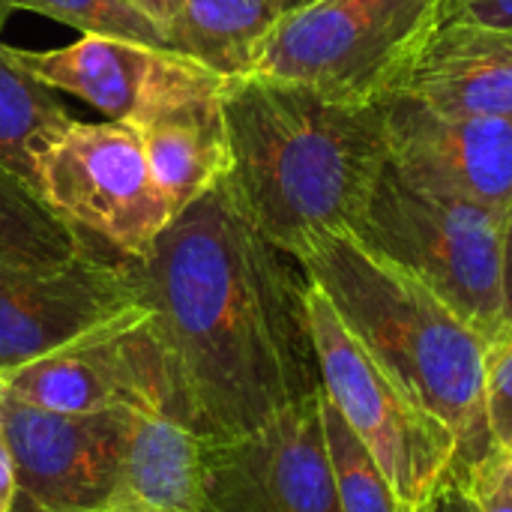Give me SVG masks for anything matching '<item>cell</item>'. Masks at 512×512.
<instances>
[{
    "label": "cell",
    "mask_w": 512,
    "mask_h": 512,
    "mask_svg": "<svg viewBox=\"0 0 512 512\" xmlns=\"http://www.w3.org/2000/svg\"><path fill=\"white\" fill-rule=\"evenodd\" d=\"M123 261L195 432L237 438L321 393L309 279L246 219L225 180Z\"/></svg>",
    "instance_id": "1"
},
{
    "label": "cell",
    "mask_w": 512,
    "mask_h": 512,
    "mask_svg": "<svg viewBox=\"0 0 512 512\" xmlns=\"http://www.w3.org/2000/svg\"><path fill=\"white\" fill-rule=\"evenodd\" d=\"M228 174L246 219L291 258L321 231H351L384 162L381 102H351L270 75L225 78Z\"/></svg>",
    "instance_id": "2"
},
{
    "label": "cell",
    "mask_w": 512,
    "mask_h": 512,
    "mask_svg": "<svg viewBox=\"0 0 512 512\" xmlns=\"http://www.w3.org/2000/svg\"><path fill=\"white\" fill-rule=\"evenodd\" d=\"M294 258L384 375L450 429L459 474L483 462L495 450L483 405L489 342L429 285L351 231H321Z\"/></svg>",
    "instance_id": "3"
},
{
    "label": "cell",
    "mask_w": 512,
    "mask_h": 512,
    "mask_svg": "<svg viewBox=\"0 0 512 512\" xmlns=\"http://www.w3.org/2000/svg\"><path fill=\"white\" fill-rule=\"evenodd\" d=\"M351 234L429 285L486 342L504 336V213L429 189L384 162Z\"/></svg>",
    "instance_id": "4"
},
{
    "label": "cell",
    "mask_w": 512,
    "mask_h": 512,
    "mask_svg": "<svg viewBox=\"0 0 512 512\" xmlns=\"http://www.w3.org/2000/svg\"><path fill=\"white\" fill-rule=\"evenodd\" d=\"M444 0H312L264 39L255 72L351 102L387 99Z\"/></svg>",
    "instance_id": "5"
},
{
    "label": "cell",
    "mask_w": 512,
    "mask_h": 512,
    "mask_svg": "<svg viewBox=\"0 0 512 512\" xmlns=\"http://www.w3.org/2000/svg\"><path fill=\"white\" fill-rule=\"evenodd\" d=\"M306 312L321 390L372 453L396 498L417 510L450 474H459L456 438L384 375L312 282Z\"/></svg>",
    "instance_id": "6"
},
{
    "label": "cell",
    "mask_w": 512,
    "mask_h": 512,
    "mask_svg": "<svg viewBox=\"0 0 512 512\" xmlns=\"http://www.w3.org/2000/svg\"><path fill=\"white\" fill-rule=\"evenodd\" d=\"M36 192L69 228L120 258H141L174 219L135 129L114 120H72L39 156Z\"/></svg>",
    "instance_id": "7"
},
{
    "label": "cell",
    "mask_w": 512,
    "mask_h": 512,
    "mask_svg": "<svg viewBox=\"0 0 512 512\" xmlns=\"http://www.w3.org/2000/svg\"><path fill=\"white\" fill-rule=\"evenodd\" d=\"M201 512H342L321 393L237 438H207Z\"/></svg>",
    "instance_id": "8"
},
{
    "label": "cell",
    "mask_w": 512,
    "mask_h": 512,
    "mask_svg": "<svg viewBox=\"0 0 512 512\" xmlns=\"http://www.w3.org/2000/svg\"><path fill=\"white\" fill-rule=\"evenodd\" d=\"M0 435L15 474L12 512H90L111 504L126 408L54 414L0 396Z\"/></svg>",
    "instance_id": "9"
},
{
    "label": "cell",
    "mask_w": 512,
    "mask_h": 512,
    "mask_svg": "<svg viewBox=\"0 0 512 512\" xmlns=\"http://www.w3.org/2000/svg\"><path fill=\"white\" fill-rule=\"evenodd\" d=\"M126 261L90 246L66 261L0 258V375L27 366L138 309Z\"/></svg>",
    "instance_id": "10"
},
{
    "label": "cell",
    "mask_w": 512,
    "mask_h": 512,
    "mask_svg": "<svg viewBox=\"0 0 512 512\" xmlns=\"http://www.w3.org/2000/svg\"><path fill=\"white\" fill-rule=\"evenodd\" d=\"M222 90V75L174 51H159L126 123L135 129L174 216L228 174Z\"/></svg>",
    "instance_id": "11"
},
{
    "label": "cell",
    "mask_w": 512,
    "mask_h": 512,
    "mask_svg": "<svg viewBox=\"0 0 512 512\" xmlns=\"http://www.w3.org/2000/svg\"><path fill=\"white\" fill-rule=\"evenodd\" d=\"M390 162L411 180L501 210L512 204V117L441 114L411 96L381 99Z\"/></svg>",
    "instance_id": "12"
},
{
    "label": "cell",
    "mask_w": 512,
    "mask_h": 512,
    "mask_svg": "<svg viewBox=\"0 0 512 512\" xmlns=\"http://www.w3.org/2000/svg\"><path fill=\"white\" fill-rule=\"evenodd\" d=\"M393 93L441 114L512 117V33L441 15Z\"/></svg>",
    "instance_id": "13"
},
{
    "label": "cell",
    "mask_w": 512,
    "mask_h": 512,
    "mask_svg": "<svg viewBox=\"0 0 512 512\" xmlns=\"http://www.w3.org/2000/svg\"><path fill=\"white\" fill-rule=\"evenodd\" d=\"M207 438L162 408H126L111 504L135 512H201Z\"/></svg>",
    "instance_id": "14"
},
{
    "label": "cell",
    "mask_w": 512,
    "mask_h": 512,
    "mask_svg": "<svg viewBox=\"0 0 512 512\" xmlns=\"http://www.w3.org/2000/svg\"><path fill=\"white\" fill-rule=\"evenodd\" d=\"M156 54L153 48L111 36H81L72 45L48 51L12 48V57L45 87L84 99L114 123L132 120Z\"/></svg>",
    "instance_id": "15"
},
{
    "label": "cell",
    "mask_w": 512,
    "mask_h": 512,
    "mask_svg": "<svg viewBox=\"0 0 512 512\" xmlns=\"http://www.w3.org/2000/svg\"><path fill=\"white\" fill-rule=\"evenodd\" d=\"M285 12V0H174L162 33L168 51L237 78L255 72L258 51Z\"/></svg>",
    "instance_id": "16"
},
{
    "label": "cell",
    "mask_w": 512,
    "mask_h": 512,
    "mask_svg": "<svg viewBox=\"0 0 512 512\" xmlns=\"http://www.w3.org/2000/svg\"><path fill=\"white\" fill-rule=\"evenodd\" d=\"M72 120L54 90L12 57V45L0 42V165L36 189L39 156Z\"/></svg>",
    "instance_id": "17"
},
{
    "label": "cell",
    "mask_w": 512,
    "mask_h": 512,
    "mask_svg": "<svg viewBox=\"0 0 512 512\" xmlns=\"http://www.w3.org/2000/svg\"><path fill=\"white\" fill-rule=\"evenodd\" d=\"M84 249V237L69 228L36 189L0 165V258L48 264L75 258Z\"/></svg>",
    "instance_id": "18"
},
{
    "label": "cell",
    "mask_w": 512,
    "mask_h": 512,
    "mask_svg": "<svg viewBox=\"0 0 512 512\" xmlns=\"http://www.w3.org/2000/svg\"><path fill=\"white\" fill-rule=\"evenodd\" d=\"M321 420H324V435H327L342 512H411V507H405L396 498L384 471L378 468L372 453L363 447V441L354 435V429L339 414V408L327 399L324 390H321Z\"/></svg>",
    "instance_id": "19"
},
{
    "label": "cell",
    "mask_w": 512,
    "mask_h": 512,
    "mask_svg": "<svg viewBox=\"0 0 512 512\" xmlns=\"http://www.w3.org/2000/svg\"><path fill=\"white\" fill-rule=\"evenodd\" d=\"M12 12L27 9L81 30V36H111L168 51L159 21L132 0H9Z\"/></svg>",
    "instance_id": "20"
},
{
    "label": "cell",
    "mask_w": 512,
    "mask_h": 512,
    "mask_svg": "<svg viewBox=\"0 0 512 512\" xmlns=\"http://www.w3.org/2000/svg\"><path fill=\"white\" fill-rule=\"evenodd\" d=\"M483 405L495 450L512 453V333L489 342L486 348Z\"/></svg>",
    "instance_id": "21"
},
{
    "label": "cell",
    "mask_w": 512,
    "mask_h": 512,
    "mask_svg": "<svg viewBox=\"0 0 512 512\" xmlns=\"http://www.w3.org/2000/svg\"><path fill=\"white\" fill-rule=\"evenodd\" d=\"M465 486L480 512H512V453L492 450L465 471Z\"/></svg>",
    "instance_id": "22"
},
{
    "label": "cell",
    "mask_w": 512,
    "mask_h": 512,
    "mask_svg": "<svg viewBox=\"0 0 512 512\" xmlns=\"http://www.w3.org/2000/svg\"><path fill=\"white\" fill-rule=\"evenodd\" d=\"M441 15L468 18L474 24L512 33V0H444Z\"/></svg>",
    "instance_id": "23"
},
{
    "label": "cell",
    "mask_w": 512,
    "mask_h": 512,
    "mask_svg": "<svg viewBox=\"0 0 512 512\" xmlns=\"http://www.w3.org/2000/svg\"><path fill=\"white\" fill-rule=\"evenodd\" d=\"M417 512H480L474 495L465 486L462 474H450L420 507Z\"/></svg>",
    "instance_id": "24"
},
{
    "label": "cell",
    "mask_w": 512,
    "mask_h": 512,
    "mask_svg": "<svg viewBox=\"0 0 512 512\" xmlns=\"http://www.w3.org/2000/svg\"><path fill=\"white\" fill-rule=\"evenodd\" d=\"M501 303H504V336L512 333V204L504 213L501 237Z\"/></svg>",
    "instance_id": "25"
},
{
    "label": "cell",
    "mask_w": 512,
    "mask_h": 512,
    "mask_svg": "<svg viewBox=\"0 0 512 512\" xmlns=\"http://www.w3.org/2000/svg\"><path fill=\"white\" fill-rule=\"evenodd\" d=\"M12 504H15V474L0 435V512H12Z\"/></svg>",
    "instance_id": "26"
},
{
    "label": "cell",
    "mask_w": 512,
    "mask_h": 512,
    "mask_svg": "<svg viewBox=\"0 0 512 512\" xmlns=\"http://www.w3.org/2000/svg\"><path fill=\"white\" fill-rule=\"evenodd\" d=\"M132 3H138L144 12H150L159 21V27H165V21L171 18V9H174V0H132Z\"/></svg>",
    "instance_id": "27"
},
{
    "label": "cell",
    "mask_w": 512,
    "mask_h": 512,
    "mask_svg": "<svg viewBox=\"0 0 512 512\" xmlns=\"http://www.w3.org/2000/svg\"><path fill=\"white\" fill-rule=\"evenodd\" d=\"M9 15H12L9 0H0V33H3V27H6V21H9Z\"/></svg>",
    "instance_id": "28"
},
{
    "label": "cell",
    "mask_w": 512,
    "mask_h": 512,
    "mask_svg": "<svg viewBox=\"0 0 512 512\" xmlns=\"http://www.w3.org/2000/svg\"><path fill=\"white\" fill-rule=\"evenodd\" d=\"M90 512H135V510H126V507H117V504H108V507H99V510H90Z\"/></svg>",
    "instance_id": "29"
},
{
    "label": "cell",
    "mask_w": 512,
    "mask_h": 512,
    "mask_svg": "<svg viewBox=\"0 0 512 512\" xmlns=\"http://www.w3.org/2000/svg\"><path fill=\"white\" fill-rule=\"evenodd\" d=\"M312 0H285V9H297V6H306Z\"/></svg>",
    "instance_id": "30"
},
{
    "label": "cell",
    "mask_w": 512,
    "mask_h": 512,
    "mask_svg": "<svg viewBox=\"0 0 512 512\" xmlns=\"http://www.w3.org/2000/svg\"><path fill=\"white\" fill-rule=\"evenodd\" d=\"M411 512H417V510H414V507H411Z\"/></svg>",
    "instance_id": "31"
},
{
    "label": "cell",
    "mask_w": 512,
    "mask_h": 512,
    "mask_svg": "<svg viewBox=\"0 0 512 512\" xmlns=\"http://www.w3.org/2000/svg\"><path fill=\"white\" fill-rule=\"evenodd\" d=\"M0 396H3V390H0Z\"/></svg>",
    "instance_id": "32"
}]
</instances>
